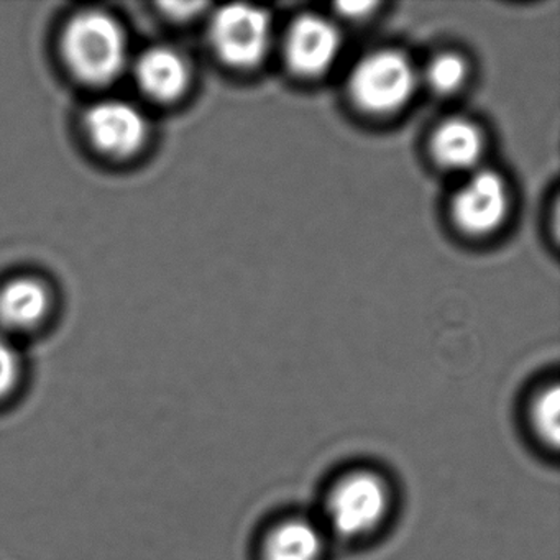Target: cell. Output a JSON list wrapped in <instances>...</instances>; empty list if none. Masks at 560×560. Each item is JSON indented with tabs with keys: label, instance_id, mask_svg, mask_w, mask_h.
Here are the masks:
<instances>
[{
	"label": "cell",
	"instance_id": "obj_1",
	"mask_svg": "<svg viewBox=\"0 0 560 560\" xmlns=\"http://www.w3.org/2000/svg\"><path fill=\"white\" fill-rule=\"evenodd\" d=\"M63 55L68 67L84 83H110L126 67V34L106 12H81L67 25Z\"/></svg>",
	"mask_w": 560,
	"mask_h": 560
},
{
	"label": "cell",
	"instance_id": "obj_2",
	"mask_svg": "<svg viewBox=\"0 0 560 560\" xmlns=\"http://www.w3.org/2000/svg\"><path fill=\"white\" fill-rule=\"evenodd\" d=\"M388 485L369 470L340 478L327 498V517L339 536L355 539L373 533L388 516Z\"/></svg>",
	"mask_w": 560,
	"mask_h": 560
},
{
	"label": "cell",
	"instance_id": "obj_3",
	"mask_svg": "<svg viewBox=\"0 0 560 560\" xmlns=\"http://www.w3.org/2000/svg\"><path fill=\"white\" fill-rule=\"evenodd\" d=\"M349 80L352 100L373 114H388L405 106L416 86L411 61L393 50L362 58Z\"/></svg>",
	"mask_w": 560,
	"mask_h": 560
},
{
	"label": "cell",
	"instance_id": "obj_4",
	"mask_svg": "<svg viewBox=\"0 0 560 560\" xmlns=\"http://www.w3.org/2000/svg\"><path fill=\"white\" fill-rule=\"evenodd\" d=\"M209 34L222 61L235 68H252L267 55L270 18L254 5H225L212 18Z\"/></svg>",
	"mask_w": 560,
	"mask_h": 560
},
{
	"label": "cell",
	"instance_id": "obj_5",
	"mask_svg": "<svg viewBox=\"0 0 560 560\" xmlns=\"http://www.w3.org/2000/svg\"><path fill=\"white\" fill-rule=\"evenodd\" d=\"M86 130L94 147L114 159L136 155L149 137V124L140 109L116 100L91 107Z\"/></svg>",
	"mask_w": 560,
	"mask_h": 560
},
{
	"label": "cell",
	"instance_id": "obj_6",
	"mask_svg": "<svg viewBox=\"0 0 560 560\" xmlns=\"http://www.w3.org/2000/svg\"><path fill=\"white\" fill-rule=\"evenodd\" d=\"M508 202L510 199L503 178L490 170H480L458 189L452 202V214L462 231L475 235L490 234L506 218Z\"/></svg>",
	"mask_w": 560,
	"mask_h": 560
},
{
	"label": "cell",
	"instance_id": "obj_7",
	"mask_svg": "<svg viewBox=\"0 0 560 560\" xmlns=\"http://www.w3.org/2000/svg\"><path fill=\"white\" fill-rule=\"evenodd\" d=\"M340 35L326 19L304 15L291 25L287 38L290 67L304 77H317L329 70L339 57Z\"/></svg>",
	"mask_w": 560,
	"mask_h": 560
},
{
	"label": "cell",
	"instance_id": "obj_8",
	"mask_svg": "<svg viewBox=\"0 0 560 560\" xmlns=\"http://www.w3.org/2000/svg\"><path fill=\"white\" fill-rule=\"evenodd\" d=\"M136 74L143 93L162 103L178 100L189 84L188 63L168 47L147 50L137 63Z\"/></svg>",
	"mask_w": 560,
	"mask_h": 560
},
{
	"label": "cell",
	"instance_id": "obj_9",
	"mask_svg": "<svg viewBox=\"0 0 560 560\" xmlns=\"http://www.w3.org/2000/svg\"><path fill=\"white\" fill-rule=\"evenodd\" d=\"M50 307L47 288L38 280L19 278L0 291V324L25 330L37 326Z\"/></svg>",
	"mask_w": 560,
	"mask_h": 560
},
{
	"label": "cell",
	"instance_id": "obj_10",
	"mask_svg": "<svg viewBox=\"0 0 560 560\" xmlns=\"http://www.w3.org/2000/svg\"><path fill=\"white\" fill-rule=\"evenodd\" d=\"M323 552L319 527L303 517L277 524L264 542V560H320Z\"/></svg>",
	"mask_w": 560,
	"mask_h": 560
},
{
	"label": "cell",
	"instance_id": "obj_11",
	"mask_svg": "<svg viewBox=\"0 0 560 560\" xmlns=\"http://www.w3.org/2000/svg\"><path fill=\"white\" fill-rule=\"evenodd\" d=\"M481 152L483 139L480 130L465 119L447 120L432 137V153L447 168H471L477 165Z\"/></svg>",
	"mask_w": 560,
	"mask_h": 560
},
{
	"label": "cell",
	"instance_id": "obj_12",
	"mask_svg": "<svg viewBox=\"0 0 560 560\" xmlns=\"http://www.w3.org/2000/svg\"><path fill=\"white\" fill-rule=\"evenodd\" d=\"M559 389L552 386L539 393L533 408L537 434L552 447L559 444Z\"/></svg>",
	"mask_w": 560,
	"mask_h": 560
},
{
	"label": "cell",
	"instance_id": "obj_13",
	"mask_svg": "<svg viewBox=\"0 0 560 560\" xmlns=\"http://www.w3.org/2000/svg\"><path fill=\"white\" fill-rule=\"evenodd\" d=\"M465 73L467 68L460 58L455 55H441L429 67L428 80L434 90L451 93L464 83Z\"/></svg>",
	"mask_w": 560,
	"mask_h": 560
},
{
	"label": "cell",
	"instance_id": "obj_14",
	"mask_svg": "<svg viewBox=\"0 0 560 560\" xmlns=\"http://www.w3.org/2000/svg\"><path fill=\"white\" fill-rule=\"evenodd\" d=\"M21 378V360L11 340L0 334V399L8 398Z\"/></svg>",
	"mask_w": 560,
	"mask_h": 560
}]
</instances>
